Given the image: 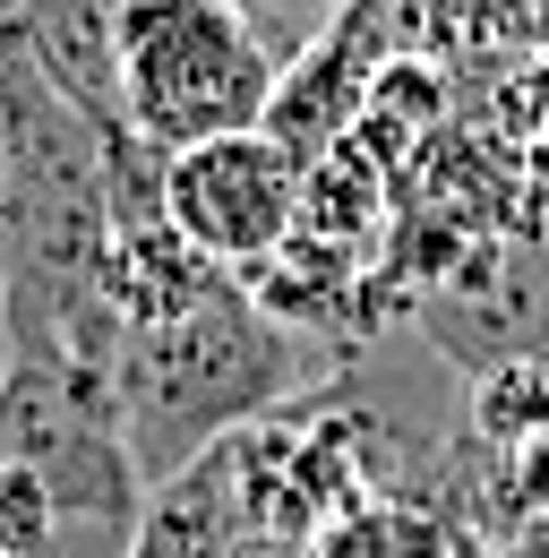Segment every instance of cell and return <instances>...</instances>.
I'll return each instance as SVG.
<instances>
[{"label": "cell", "instance_id": "cell-1", "mask_svg": "<svg viewBox=\"0 0 549 558\" xmlns=\"http://www.w3.org/2000/svg\"><path fill=\"white\" fill-rule=\"evenodd\" d=\"M309 369H318L309 336L283 327L249 283H223L206 310L172 327H130L112 344V396L146 489L198 464L223 429L274 413Z\"/></svg>", "mask_w": 549, "mask_h": 558}, {"label": "cell", "instance_id": "cell-2", "mask_svg": "<svg viewBox=\"0 0 549 558\" xmlns=\"http://www.w3.org/2000/svg\"><path fill=\"white\" fill-rule=\"evenodd\" d=\"M0 456L35 464L61 507V558H121L146 515V473L121 429L112 361L9 352L0 361Z\"/></svg>", "mask_w": 549, "mask_h": 558}, {"label": "cell", "instance_id": "cell-3", "mask_svg": "<svg viewBox=\"0 0 549 558\" xmlns=\"http://www.w3.org/2000/svg\"><path fill=\"white\" fill-rule=\"evenodd\" d=\"M274 77L283 61L241 0H121V104L163 155L267 130Z\"/></svg>", "mask_w": 549, "mask_h": 558}, {"label": "cell", "instance_id": "cell-4", "mask_svg": "<svg viewBox=\"0 0 549 558\" xmlns=\"http://www.w3.org/2000/svg\"><path fill=\"white\" fill-rule=\"evenodd\" d=\"M163 215L215 267H258L301 232V155L274 130L198 138L163 163Z\"/></svg>", "mask_w": 549, "mask_h": 558}, {"label": "cell", "instance_id": "cell-5", "mask_svg": "<svg viewBox=\"0 0 549 558\" xmlns=\"http://www.w3.org/2000/svg\"><path fill=\"white\" fill-rule=\"evenodd\" d=\"M429 336L455 361H549V241L480 250L455 276V292L429 301Z\"/></svg>", "mask_w": 549, "mask_h": 558}, {"label": "cell", "instance_id": "cell-6", "mask_svg": "<svg viewBox=\"0 0 549 558\" xmlns=\"http://www.w3.org/2000/svg\"><path fill=\"white\" fill-rule=\"evenodd\" d=\"M9 35H17V52L44 70V86L77 121H95L103 138L130 130V104H121V0H17Z\"/></svg>", "mask_w": 549, "mask_h": 558}, {"label": "cell", "instance_id": "cell-7", "mask_svg": "<svg viewBox=\"0 0 549 558\" xmlns=\"http://www.w3.org/2000/svg\"><path fill=\"white\" fill-rule=\"evenodd\" d=\"M223 283H241V276L215 267L190 232H172V215L112 232V250H103V310L121 318V336H130V327H172V318H190V310H206Z\"/></svg>", "mask_w": 549, "mask_h": 558}, {"label": "cell", "instance_id": "cell-8", "mask_svg": "<svg viewBox=\"0 0 549 558\" xmlns=\"http://www.w3.org/2000/svg\"><path fill=\"white\" fill-rule=\"evenodd\" d=\"M473 421L489 438H549V361H498V369H480Z\"/></svg>", "mask_w": 549, "mask_h": 558}, {"label": "cell", "instance_id": "cell-9", "mask_svg": "<svg viewBox=\"0 0 549 558\" xmlns=\"http://www.w3.org/2000/svg\"><path fill=\"white\" fill-rule=\"evenodd\" d=\"M0 558H61V507L35 464L0 456Z\"/></svg>", "mask_w": 549, "mask_h": 558}, {"label": "cell", "instance_id": "cell-10", "mask_svg": "<svg viewBox=\"0 0 549 558\" xmlns=\"http://www.w3.org/2000/svg\"><path fill=\"white\" fill-rule=\"evenodd\" d=\"M241 9H249V26L267 35L274 61H283V52H309L343 9H352V0H241Z\"/></svg>", "mask_w": 549, "mask_h": 558}, {"label": "cell", "instance_id": "cell-11", "mask_svg": "<svg viewBox=\"0 0 549 558\" xmlns=\"http://www.w3.org/2000/svg\"><path fill=\"white\" fill-rule=\"evenodd\" d=\"M0 361H9V283H0Z\"/></svg>", "mask_w": 549, "mask_h": 558}, {"label": "cell", "instance_id": "cell-12", "mask_svg": "<svg viewBox=\"0 0 549 558\" xmlns=\"http://www.w3.org/2000/svg\"><path fill=\"white\" fill-rule=\"evenodd\" d=\"M9 17H17V0H0V26H9Z\"/></svg>", "mask_w": 549, "mask_h": 558}]
</instances>
